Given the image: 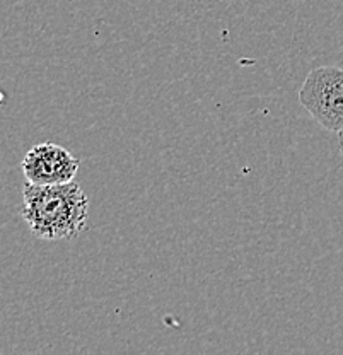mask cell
I'll return each instance as SVG.
<instances>
[{"instance_id":"6da1fadb","label":"cell","mask_w":343,"mask_h":355,"mask_svg":"<svg viewBox=\"0 0 343 355\" xmlns=\"http://www.w3.org/2000/svg\"><path fill=\"white\" fill-rule=\"evenodd\" d=\"M89 200L79 183L33 184L23 190V219L33 236L45 241L73 239L86 229Z\"/></svg>"},{"instance_id":"7a4b0ae2","label":"cell","mask_w":343,"mask_h":355,"mask_svg":"<svg viewBox=\"0 0 343 355\" xmlns=\"http://www.w3.org/2000/svg\"><path fill=\"white\" fill-rule=\"evenodd\" d=\"M299 103L328 132L343 130V69L318 67L306 77Z\"/></svg>"},{"instance_id":"3957f363","label":"cell","mask_w":343,"mask_h":355,"mask_svg":"<svg viewBox=\"0 0 343 355\" xmlns=\"http://www.w3.org/2000/svg\"><path fill=\"white\" fill-rule=\"evenodd\" d=\"M79 159L57 144H38L24 155L21 168L28 183L60 184L73 181L79 171Z\"/></svg>"},{"instance_id":"277c9868","label":"cell","mask_w":343,"mask_h":355,"mask_svg":"<svg viewBox=\"0 0 343 355\" xmlns=\"http://www.w3.org/2000/svg\"><path fill=\"white\" fill-rule=\"evenodd\" d=\"M338 149H340V154L343 155V130L338 132Z\"/></svg>"},{"instance_id":"5b68a950","label":"cell","mask_w":343,"mask_h":355,"mask_svg":"<svg viewBox=\"0 0 343 355\" xmlns=\"http://www.w3.org/2000/svg\"><path fill=\"white\" fill-rule=\"evenodd\" d=\"M2 103H3V94H2V92H0V105H2Z\"/></svg>"}]
</instances>
